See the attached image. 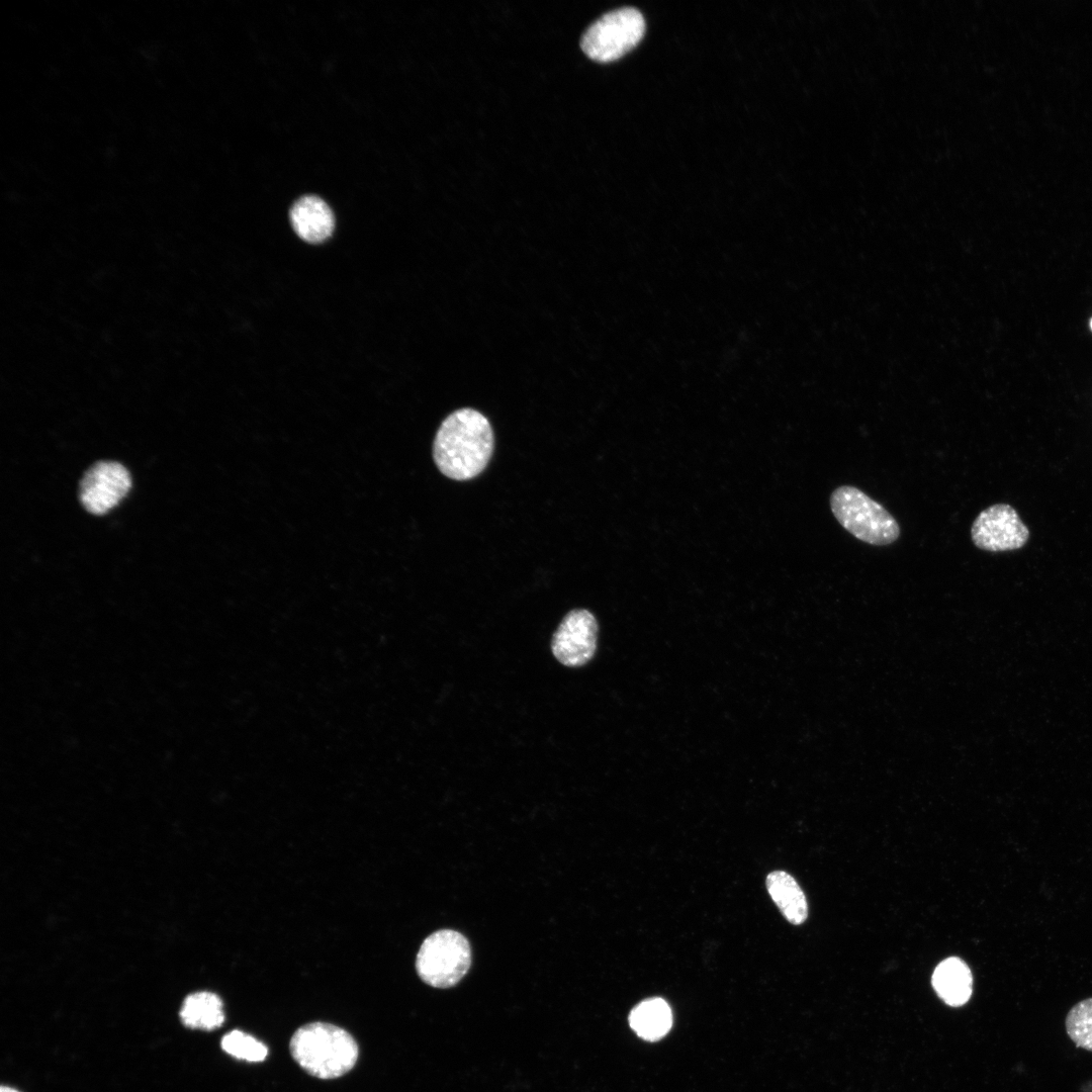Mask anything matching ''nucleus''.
Masks as SVG:
<instances>
[{"instance_id": "1", "label": "nucleus", "mask_w": 1092, "mask_h": 1092, "mask_svg": "<svg viewBox=\"0 0 1092 1092\" xmlns=\"http://www.w3.org/2000/svg\"><path fill=\"white\" fill-rule=\"evenodd\" d=\"M493 451V432L487 418L471 407L449 414L433 444L439 470L454 480H468L486 467Z\"/></svg>"}, {"instance_id": "2", "label": "nucleus", "mask_w": 1092, "mask_h": 1092, "mask_svg": "<svg viewBox=\"0 0 1092 1092\" xmlns=\"http://www.w3.org/2000/svg\"><path fill=\"white\" fill-rule=\"evenodd\" d=\"M290 1053L308 1074L335 1079L348 1073L358 1059V1044L345 1029L326 1022L299 1027L290 1040Z\"/></svg>"}, {"instance_id": "3", "label": "nucleus", "mask_w": 1092, "mask_h": 1092, "mask_svg": "<svg viewBox=\"0 0 1092 1092\" xmlns=\"http://www.w3.org/2000/svg\"><path fill=\"white\" fill-rule=\"evenodd\" d=\"M830 508L838 523L858 540L886 546L900 536L895 518L859 488L841 485L830 495Z\"/></svg>"}, {"instance_id": "4", "label": "nucleus", "mask_w": 1092, "mask_h": 1092, "mask_svg": "<svg viewBox=\"0 0 1092 1092\" xmlns=\"http://www.w3.org/2000/svg\"><path fill=\"white\" fill-rule=\"evenodd\" d=\"M471 963L470 945L458 931L441 929L422 943L416 959L419 977L428 985L448 988L456 985Z\"/></svg>"}, {"instance_id": "5", "label": "nucleus", "mask_w": 1092, "mask_h": 1092, "mask_svg": "<svg viewBox=\"0 0 1092 1092\" xmlns=\"http://www.w3.org/2000/svg\"><path fill=\"white\" fill-rule=\"evenodd\" d=\"M644 31L645 20L642 13L633 7H623L612 10L593 22L584 31L580 46L590 59L611 62L634 48Z\"/></svg>"}, {"instance_id": "6", "label": "nucleus", "mask_w": 1092, "mask_h": 1092, "mask_svg": "<svg viewBox=\"0 0 1092 1092\" xmlns=\"http://www.w3.org/2000/svg\"><path fill=\"white\" fill-rule=\"evenodd\" d=\"M971 538L975 546L982 550L1009 551L1026 544L1029 530L1013 507L995 504L977 516L971 528Z\"/></svg>"}, {"instance_id": "7", "label": "nucleus", "mask_w": 1092, "mask_h": 1092, "mask_svg": "<svg viewBox=\"0 0 1092 1092\" xmlns=\"http://www.w3.org/2000/svg\"><path fill=\"white\" fill-rule=\"evenodd\" d=\"M598 630V622L589 611H570L552 637L551 649L555 658L568 667L586 664L597 650Z\"/></svg>"}, {"instance_id": "8", "label": "nucleus", "mask_w": 1092, "mask_h": 1092, "mask_svg": "<svg viewBox=\"0 0 1092 1092\" xmlns=\"http://www.w3.org/2000/svg\"><path fill=\"white\" fill-rule=\"evenodd\" d=\"M130 485V475L122 464L99 461L81 479L80 502L90 514L104 515L121 502Z\"/></svg>"}, {"instance_id": "9", "label": "nucleus", "mask_w": 1092, "mask_h": 1092, "mask_svg": "<svg viewBox=\"0 0 1092 1092\" xmlns=\"http://www.w3.org/2000/svg\"><path fill=\"white\" fill-rule=\"evenodd\" d=\"M290 221L297 236L312 244L326 241L335 226V217L329 205L313 195L302 196L292 205Z\"/></svg>"}, {"instance_id": "10", "label": "nucleus", "mask_w": 1092, "mask_h": 1092, "mask_svg": "<svg viewBox=\"0 0 1092 1092\" xmlns=\"http://www.w3.org/2000/svg\"><path fill=\"white\" fill-rule=\"evenodd\" d=\"M931 983L937 995L949 1006H962L971 998L972 972L960 958L950 957L940 962L932 974Z\"/></svg>"}, {"instance_id": "11", "label": "nucleus", "mask_w": 1092, "mask_h": 1092, "mask_svg": "<svg viewBox=\"0 0 1092 1092\" xmlns=\"http://www.w3.org/2000/svg\"><path fill=\"white\" fill-rule=\"evenodd\" d=\"M766 889L784 917L792 924H802L808 917L806 896L796 880L784 871L766 877Z\"/></svg>"}, {"instance_id": "12", "label": "nucleus", "mask_w": 1092, "mask_h": 1092, "mask_svg": "<svg viewBox=\"0 0 1092 1092\" xmlns=\"http://www.w3.org/2000/svg\"><path fill=\"white\" fill-rule=\"evenodd\" d=\"M631 1028L641 1038L655 1041L663 1037L672 1024L669 1005L659 997L643 1000L629 1014Z\"/></svg>"}, {"instance_id": "13", "label": "nucleus", "mask_w": 1092, "mask_h": 1092, "mask_svg": "<svg viewBox=\"0 0 1092 1092\" xmlns=\"http://www.w3.org/2000/svg\"><path fill=\"white\" fill-rule=\"evenodd\" d=\"M180 1017L191 1028L213 1030L224 1021L222 1001L211 992L190 994L182 1004Z\"/></svg>"}, {"instance_id": "14", "label": "nucleus", "mask_w": 1092, "mask_h": 1092, "mask_svg": "<svg viewBox=\"0 0 1092 1092\" xmlns=\"http://www.w3.org/2000/svg\"><path fill=\"white\" fill-rule=\"evenodd\" d=\"M1065 1025L1076 1046L1092 1052V997L1076 1003L1069 1010Z\"/></svg>"}, {"instance_id": "15", "label": "nucleus", "mask_w": 1092, "mask_h": 1092, "mask_svg": "<svg viewBox=\"0 0 1092 1092\" xmlns=\"http://www.w3.org/2000/svg\"><path fill=\"white\" fill-rule=\"evenodd\" d=\"M221 1048L232 1057L247 1062H262L268 1056V1049L263 1042L238 1029L224 1034Z\"/></svg>"}, {"instance_id": "16", "label": "nucleus", "mask_w": 1092, "mask_h": 1092, "mask_svg": "<svg viewBox=\"0 0 1092 1092\" xmlns=\"http://www.w3.org/2000/svg\"><path fill=\"white\" fill-rule=\"evenodd\" d=\"M0 1092H19V1091L15 1090V1089H13L11 1087H8V1086H2Z\"/></svg>"}, {"instance_id": "17", "label": "nucleus", "mask_w": 1092, "mask_h": 1092, "mask_svg": "<svg viewBox=\"0 0 1092 1092\" xmlns=\"http://www.w3.org/2000/svg\"><path fill=\"white\" fill-rule=\"evenodd\" d=\"M1090 327H1091V329H1092V320H1091V322H1090Z\"/></svg>"}]
</instances>
